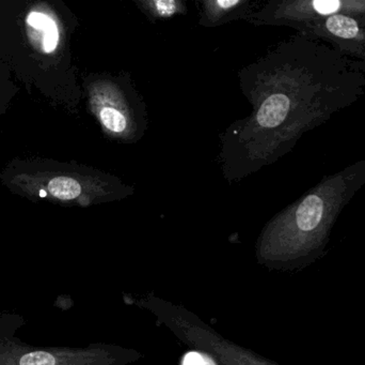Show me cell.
<instances>
[{"mask_svg":"<svg viewBox=\"0 0 365 365\" xmlns=\"http://www.w3.org/2000/svg\"><path fill=\"white\" fill-rule=\"evenodd\" d=\"M16 89L9 79L6 69L0 68V115L8 109L11 99L14 96Z\"/></svg>","mask_w":365,"mask_h":365,"instance_id":"7c38bea8","label":"cell"},{"mask_svg":"<svg viewBox=\"0 0 365 365\" xmlns=\"http://www.w3.org/2000/svg\"><path fill=\"white\" fill-rule=\"evenodd\" d=\"M83 88L88 109L107 137L124 144L143 139L149 126L147 105L130 75L91 74Z\"/></svg>","mask_w":365,"mask_h":365,"instance_id":"277c9868","label":"cell"},{"mask_svg":"<svg viewBox=\"0 0 365 365\" xmlns=\"http://www.w3.org/2000/svg\"><path fill=\"white\" fill-rule=\"evenodd\" d=\"M365 186V159L322 179L265 225L255 244L257 263L289 269L324 250L332 227Z\"/></svg>","mask_w":365,"mask_h":365,"instance_id":"7a4b0ae2","label":"cell"},{"mask_svg":"<svg viewBox=\"0 0 365 365\" xmlns=\"http://www.w3.org/2000/svg\"><path fill=\"white\" fill-rule=\"evenodd\" d=\"M300 34L324 41L349 57L365 64V21L349 15H334L307 24Z\"/></svg>","mask_w":365,"mask_h":365,"instance_id":"ba28073f","label":"cell"},{"mask_svg":"<svg viewBox=\"0 0 365 365\" xmlns=\"http://www.w3.org/2000/svg\"><path fill=\"white\" fill-rule=\"evenodd\" d=\"M182 365H218L207 354L202 351H191L182 358Z\"/></svg>","mask_w":365,"mask_h":365,"instance_id":"4fadbf2b","label":"cell"},{"mask_svg":"<svg viewBox=\"0 0 365 365\" xmlns=\"http://www.w3.org/2000/svg\"><path fill=\"white\" fill-rule=\"evenodd\" d=\"M28 40L40 53L53 55L64 46L66 34L59 15L47 4H36L25 17Z\"/></svg>","mask_w":365,"mask_h":365,"instance_id":"9c48e42d","label":"cell"},{"mask_svg":"<svg viewBox=\"0 0 365 365\" xmlns=\"http://www.w3.org/2000/svg\"><path fill=\"white\" fill-rule=\"evenodd\" d=\"M139 304L149 310L158 323L168 328L181 342L197 351L207 354L218 365H279L223 338L179 304L152 295L141 298Z\"/></svg>","mask_w":365,"mask_h":365,"instance_id":"5b68a950","label":"cell"},{"mask_svg":"<svg viewBox=\"0 0 365 365\" xmlns=\"http://www.w3.org/2000/svg\"><path fill=\"white\" fill-rule=\"evenodd\" d=\"M255 2L251 0H203L200 2L199 25L218 27L232 21H249Z\"/></svg>","mask_w":365,"mask_h":365,"instance_id":"30bf717a","label":"cell"},{"mask_svg":"<svg viewBox=\"0 0 365 365\" xmlns=\"http://www.w3.org/2000/svg\"><path fill=\"white\" fill-rule=\"evenodd\" d=\"M139 10L148 19L156 21H168L178 15L186 14L187 4L182 0H135Z\"/></svg>","mask_w":365,"mask_h":365,"instance_id":"8fae6325","label":"cell"},{"mask_svg":"<svg viewBox=\"0 0 365 365\" xmlns=\"http://www.w3.org/2000/svg\"><path fill=\"white\" fill-rule=\"evenodd\" d=\"M334 15L365 21V0H272L255 11L248 21L255 26H287L298 30Z\"/></svg>","mask_w":365,"mask_h":365,"instance_id":"8992f818","label":"cell"},{"mask_svg":"<svg viewBox=\"0 0 365 365\" xmlns=\"http://www.w3.org/2000/svg\"><path fill=\"white\" fill-rule=\"evenodd\" d=\"M251 114L222 136L223 171L237 181L289 154L309 131L357 102L365 64L298 34L240 72Z\"/></svg>","mask_w":365,"mask_h":365,"instance_id":"6da1fadb","label":"cell"},{"mask_svg":"<svg viewBox=\"0 0 365 365\" xmlns=\"http://www.w3.org/2000/svg\"><path fill=\"white\" fill-rule=\"evenodd\" d=\"M136 349L118 345L94 344L85 349L27 351L10 356L2 365H128L143 358Z\"/></svg>","mask_w":365,"mask_h":365,"instance_id":"52a82bcc","label":"cell"},{"mask_svg":"<svg viewBox=\"0 0 365 365\" xmlns=\"http://www.w3.org/2000/svg\"><path fill=\"white\" fill-rule=\"evenodd\" d=\"M0 180L15 194L64 206L90 207L134 194L133 186L111 174L78 163L44 159L12 161Z\"/></svg>","mask_w":365,"mask_h":365,"instance_id":"3957f363","label":"cell"}]
</instances>
